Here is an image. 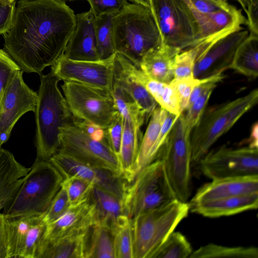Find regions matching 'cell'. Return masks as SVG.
I'll use <instances>...</instances> for the list:
<instances>
[{
	"instance_id": "6da1fadb",
	"label": "cell",
	"mask_w": 258,
	"mask_h": 258,
	"mask_svg": "<svg viewBox=\"0 0 258 258\" xmlns=\"http://www.w3.org/2000/svg\"><path fill=\"white\" fill-rule=\"evenodd\" d=\"M76 23L63 0H20L4 35L5 50L23 72L40 75L64 53Z\"/></svg>"
},
{
	"instance_id": "7a4b0ae2",
	"label": "cell",
	"mask_w": 258,
	"mask_h": 258,
	"mask_svg": "<svg viewBox=\"0 0 258 258\" xmlns=\"http://www.w3.org/2000/svg\"><path fill=\"white\" fill-rule=\"evenodd\" d=\"M35 113V161H49L59 150V130L72 122V114L58 86L60 80L52 72L40 75Z\"/></svg>"
},
{
	"instance_id": "3957f363",
	"label": "cell",
	"mask_w": 258,
	"mask_h": 258,
	"mask_svg": "<svg viewBox=\"0 0 258 258\" xmlns=\"http://www.w3.org/2000/svg\"><path fill=\"white\" fill-rule=\"evenodd\" d=\"M114 49L139 67L142 57L162 45V37L151 10L128 3L113 18Z\"/></svg>"
},
{
	"instance_id": "277c9868",
	"label": "cell",
	"mask_w": 258,
	"mask_h": 258,
	"mask_svg": "<svg viewBox=\"0 0 258 258\" xmlns=\"http://www.w3.org/2000/svg\"><path fill=\"white\" fill-rule=\"evenodd\" d=\"M63 177L49 161H34L20 189L3 209L6 218L45 214L60 189Z\"/></svg>"
},
{
	"instance_id": "5b68a950",
	"label": "cell",
	"mask_w": 258,
	"mask_h": 258,
	"mask_svg": "<svg viewBox=\"0 0 258 258\" xmlns=\"http://www.w3.org/2000/svg\"><path fill=\"white\" fill-rule=\"evenodd\" d=\"M189 211L188 203L175 199L131 219L133 258H151Z\"/></svg>"
},
{
	"instance_id": "8992f818",
	"label": "cell",
	"mask_w": 258,
	"mask_h": 258,
	"mask_svg": "<svg viewBox=\"0 0 258 258\" xmlns=\"http://www.w3.org/2000/svg\"><path fill=\"white\" fill-rule=\"evenodd\" d=\"M258 90L205 111L190 137L192 164H198L212 146L257 103Z\"/></svg>"
},
{
	"instance_id": "52a82bcc",
	"label": "cell",
	"mask_w": 258,
	"mask_h": 258,
	"mask_svg": "<svg viewBox=\"0 0 258 258\" xmlns=\"http://www.w3.org/2000/svg\"><path fill=\"white\" fill-rule=\"evenodd\" d=\"M191 132L180 114L159 155L169 185L176 199L187 202L191 194Z\"/></svg>"
},
{
	"instance_id": "ba28073f",
	"label": "cell",
	"mask_w": 258,
	"mask_h": 258,
	"mask_svg": "<svg viewBox=\"0 0 258 258\" xmlns=\"http://www.w3.org/2000/svg\"><path fill=\"white\" fill-rule=\"evenodd\" d=\"M175 199L162 162L157 158L145 167L128 184L122 200L125 214L132 219Z\"/></svg>"
},
{
	"instance_id": "9c48e42d",
	"label": "cell",
	"mask_w": 258,
	"mask_h": 258,
	"mask_svg": "<svg viewBox=\"0 0 258 258\" xmlns=\"http://www.w3.org/2000/svg\"><path fill=\"white\" fill-rule=\"evenodd\" d=\"M57 152L93 167L108 170L120 175L119 160L107 139H93L77 122L76 118L59 130Z\"/></svg>"
},
{
	"instance_id": "30bf717a",
	"label": "cell",
	"mask_w": 258,
	"mask_h": 258,
	"mask_svg": "<svg viewBox=\"0 0 258 258\" xmlns=\"http://www.w3.org/2000/svg\"><path fill=\"white\" fill-rule=\"evenodd\" d=\"M69 108L77 119L106 130L119 114L111 93L73 81L60 85Z\"/></svg>"
},
{
	"instance_id": "8fae6325",
	"label": "cell",
	"mask_w": 258,
	"mask_h": 258,
	"mask_svg": "<svg viewBox=\"0 0 258 258\" xmlns=\"http://www.w3.org/2000/svg\"><path fill=\"white\" fill-rule=\"evenodd\" d=\"M162 43L182 51L194 46L197 28L184 0H150Z\"/></svg>"
},
{
	"instance_id": "7c38bea8",
	"label": "cell",
	"mask_w": 258,
	"mask_h": 258,
	"mask_svg": "<svg viewBox=\"0 0 258 258\" xmlns=\"http://www.w3.org/2000/svg\"><path fill=\"white\" fill-rule=\"evenodd\" d=\"M198 164L202 173L211 180L258 175V148L223 146L209 151Z\"/></svg>"
},
{
	"instance_id": "4fadbf2b",
	"label": "cell",
	"mask_w": 258,
	"mask_h": 258,
	"mask_svg": "<svg viewBox=\"0 0 258 258\" xmlns=\"http://www.w3.org/2000/svg\"><path fill=\"white\" fill-rule=\"evenodd\" d=\"M116 52L96 61L76 60L61 54L51 67L60 81H73L111 92Z\"/></svg>"
},
{
	"instance_id": "5bb4252c",
	"label": "cell",
	"mask_w": 258,
	"mask_h": 258,
	"mask_svg": "<svg viewBox=\"0 0 258 258\" xmlns=\"http://www.w3.org/2000/svg\"><path fill=\"white\" fill-rule=\"evenodd\" d=\"M44 215L5 217L7 258H39L47 226Z\"/></svg>"
},
{
	"instance_id": "9a60e30c",
	"label": "cell",
	"mask_w": 258,
	"mask_h": 258,
	"mask_svg": "<svg viewBox=\"0 0 258 258\" xmlns=\"http://www.w3.org/2000/svg\"><path fill=\"white\" fill-rule=\"evenodd\" d=\"M184 1L196 24L197 36L194 46L197 47L199 52L219 39L243 29L242 25H247L246 18L241 9L234 6L230 5L227 9L205 14L199 12L186 0Z\"/></svg>"
},
{
	"instance_id": "2e32d148",
	"label": "cell",
	"mask_w": 258,
	"mask_h": 258,
	"mask_svg": "<svg viewBox=\"0 0 258 258\" xmlns=\"http://www.w3.org/2000/svg\"><path fill=\"white\" fill-rule=\"evenodd\" d=\"M22 70L11 79L4 92L0 111V147L9 140L14 125L29 111L35 112L38 94L24 82Z\"/></svg>"
},
{
	"instance_id": "e0dca14e",
	"label": "cell",
	"mask_w": 258,
	"mask_h": 258,
	"mask_svg": "<svg viewBox=\"0 0 258 258\" xmlns=\"http://www.w3.org/2000/svg\"><path fill=\"white\" fill-rule=\"evenodd\" d=\"M49 161L63 178L71 176L79 177L122 200L128 183L120 175L108 170L84 164L59 152Z\"/></svg>"
},
{
	"instance_id": "ac0fdd59",
	"label": "cell",
	"mask_w": 258,
	"mask_h": 258,
	"mask_svg": "<svg viewBox=\"0 0 258 258\" xmlns=\"http://www.w3.org/2000/svg\"><path fill=\"white\" fill-rule=\"evenodd\" d=\"M247 30L233 32L209 45L196 57L194 76L203 78L223 72L230 69L235 53L248 36Z\"/></svg>"
},
{
	"instance_id": "d6986e66",
	"label": "cell",
	"mask_w": 258,
	"mask_h": 258,
	"mask_svg": "<svg viewBox=\"0 0 258 258\" xmlns=\"http://www.w3.org/2000/svg\"><path fill=\"white\" fill-rule=\"evenodd\" d=\"M122 133L119 155L121 176L128 183L136 176V161L143 138L141 128L146 120L143 113H127L121 115Z\"/></svg>"
},
{
	"instance_id": "ffe728a7",
	"label": "cell",
	"mask_w": 258,
	"mask_h": 258,
	"mask_svg": "<svg viewBox=\"0 0 258 258\" xmlns=\"http://www.w3.org/2000/svg\"><path fill=\"white\" fill-rule=\"evenodd\" d=\"M258 192V175L213 179L201 186L188 203L189 207L219 199Z\"/></svg>"
},
{
	"instance_id": "44dd1931",
	"label": "cell",
	"mask_w": 258,
	"mask_h": 258,
	"mask_svg": "<svg viewBox=\"0 0 258 258\" xmlns=\"http://www.w3.org/2000/svg\"><path fill=\"white\" fill-rule=\"evenodd\" d=\"M95 224L93 206L90 202L70 207L61 217L47 225L41 243L84 233Z\"/></svg>"
},
{
	"instance_id": "7402d4cb",
	"label": "cell",
	"mask_w": 258,
	"mask_h": 258,
	"mask_svg": "<svg viewBox=\"0 0 258 258\" xmlns=\"http://www.w3.org/2000/svg\"><path fill=\"white\" fill-rule=\"evenodd\" d=\"M76 16V28L67 44L63 55L76 60H100L94 29L95 18L92 12L89 10Z\"/></svg>"
},
{
	"instance_id": "603a6c76",
	"label": "cell",
	"mask_w": 258,
	"mask_h": 258,
	"mask_svg": "<svg viewBox=\"0 0 258 258\" xmlns=\"http://www.w3.org/2000/svg\"><path fill=\"white\" fill-rule=\"evenodd\" d=\"M135 65L122 55L116 52L113 84L126 92L145 112L148 120L158 104L136 78Z\"/></svg>"
},
{
	"instance_id": "cb8c5ba5",
	"label": "cell",
	"mask_w": 258,
	"mask_h": 258,
	"mask_svg": "<svg viewBox=\"0 0 258 258\" xmlns=\"http://www.w3.org/2000/svg\"><path fill=\"white\" fill-rule=\"evenodd\" d=\"M88 201L93 206L95 224L108 228L113 234L127 217L121 199L96 186L93 187Z\"/></svg>"
},
{
	"instance_id": "d4e9b609",
	"label": "cell",
	"mask_w": 258,
	"mask_h": 258,
	"mask_svg": "<svg viewBox=\"0 0 258 258\" xmlns=\"http://www.w3.org/2000/svg\"><path fill=\"white\" fill-rule=\"evenodd\" d=\"M257 207L258 192H254L203 203L190 207L189 211L204 217L217 218L255 210Z\"/></svg>"
},
{
	"instance_id": "484cf974",
	"label": "cell",
	"mask_w": 258,
	"mask_h": 258,
	"mask_svg": "<svg viewBox=\"0 0 258 258\" xmlns=\"http://www.w3.org/2000/svg\"><path fill=\"white\" fill-rule=\"evenodd\" d=\"M180 51L177 48L162 43L159 48L144 56L138 68L149 77L169 84L174 78L175 57Z\"/></svg>"
},
{
	"instance_id": "4316f807",
	"label": "cell",
	"mask_w": 258,
	"mask_h": 258,
	"mask_svg": "<svg viewBox=\"0 0 258 258\" xmlns=\"http://www.w3.org/2000/svg\"><path fill=\"white\" fill-rule=\"evenodd\" d=\"M114 234L108 228L95 224L86 232L84 258H114Z\"/></svg>"
},
{
	"instance_id": "83f0119b",
	"label": "cell",
	"mask_w": 258,
	"mask_h": 258,
	"mask_svg": "<svg viewBox=\"0 0 258 258\" xmlns=\"http://www.w3.org/2000/svg\"><path fill=\"white\" fill-rule=\"evenodd\" d=\"M86 232L42 242L39 258H84Z\"/></svg>"
},
{
	"instance_id": "f1b7e54d",
	"label": "cell",
	"mask_w": 258,
	"mask_h": 258,
	"mask_svg": "<svg viewBox=\"0 0 258 258\" xmlns=\"http://www.w3.org/2000/svg\"><path fill=\"white\" fill-rule=\"evenodd\" d=\"M30 170L18 162L12 154L0 175V211L13 200Z\"/></svg>"
},
{
	"instance_id": "f546056e",
	"label": "cell",
	"mask_w": 258,
	"mask_h": 258,
	"mask_svg": "<svg viewBox=\"0 0 258 258\" xmlns=\"http://www.w3.org/2000/svg\"><path fill=\"white\" fill-rule=\"evenodd\" d=\"M230 68L249 78L258 75V35L249 33L238 47Z\"/></svg>"
},
{
	"instance_id": "4dcf8cb0",
	"label": "cell",
	"mask_w": 258,
	"mask_h": 258,
	"mask_svg": "<svg viewBox=\"0 0 258 258\" xmlns=\"http://www.w3.org/2000/svg\"><path fill=\"white\" fill-rule=\"evenodd\" d=\"M166 110L157 107L150 117L146 132L143 136L136 161V176L154 159L153 151L157 141L161 126L164 119Z\"/></svg>"
},
{
	"instance_id": "1f68e13d",
	"label": "cell",
	"mask_w": 258,
	"mask_h": 258,
	"mask_svg": "<svg viewBox=\"0 0 258 258\" xmlns=\"http://www.w3.org/2000/svg\"><path fill=\"white\" fill-rule=\"evenodd\" d=\"M258 258L255 246H227L210 243L192 251L189 258Z\"/></svg>"
},
{
	"instance_id": "d6a6232c",
	"label": "cell",
	"mask_w": 258,
	"mask_h": 258,
	"mask_svg": "<svg viewBox=\"0 0 258 258\" xmlns=\"http://www.w3.org/2000/svg\"><path fill=\"white\" fill-rule=\"evenodd\" d=\"M116 14H105L95 19L94 29L100 59L107 58L116 52L112 34L113 18Z\"/></svg>"
},
{
	"instance_id": "836d02e7",
	"label": "cell",
	"mask_w": 258,
	"mask_h": 258,
	"mask_svg": "<svg viewBox=\"0 0 258 258\" xmlns=\"http://www.w3.org/2000/svg\"><path fill=\"white\" fill-rule=\"evenodd\" d=\"M192 252L190 243L181 233L171 232L151 258H187Z\"/></svg>"
},
{
	"instance_id": "e575fe53",
	"label": "cell",
	"mask_w": 258,
	"mask_h": 258,
	"mask_svg": "<svg viewBox=\"0 0 258 258\" xmlns=\"http://www.w3.org/2000/svg\"><path fill=\"white\" fill-rule=\"evenodd\" d=\"M61 186L66 190L70 206L75 207L88 201L93 184L76 176L64 177Z\"/></svg>"
},
{
	"instance_id": "d590c367",
	"label": "cell",
	"mask_w": 258,
	"mask_h": 258,
	"mask_svg": "<svg viewBox=\"0 0 258 258\" xmlns=\"http://www.w3.org/2000/svg\"><path fill=\"white\" fill-rule=\"evenodd\" d=\"M115 258H133V235L131 220L126 217L114 234Z\"/></svg>"
},
{
	"instance_id": "8d00e7d4",
	"label": "cell",
	"mask_w": 258,
	"mask_h": 258,
	"mask_svg": "<svg viewBox=\"0 0 258 258\" xmlns=\"http://www.w3.org/2000/svg\"><path fill=\"white\" fill-rule=\"evenodd\" d=\"M197 51L192 47L178 53L173 66V79H180L194 77V70L196 60Z\"/></svg>"
},
{
	"instance_id": "74e56055",
	"label": "cell",
	"mask_w": 258,
	"mask_h": 258,
	"mask_svg": "<svg viewBox=\"0 0 258 258\" xmlns=\"http://www.w3.org/2000/svg\"><path fill=\"white\" fill-rule=\"evenodd\" d=\"M215 88H211L202 94L185 110L184 121L187 128L192 132L205 111L206 106Z\"/></svg>"
},
{
	"instance_id": "f35d334b",
	"label": "cell",
	"mask_w": 258,
	"mask_h": 258,
	"mask_svg": "<svg viewBox=\"0 0 258 258\" xmlns=\"http://www.w3.org/2000/svg\"><path fill=\"white\" fill-rule=\"evenodd\" d=\"M202 80V78L191 77L180 79H173L169 83L174 88L177 94L180 114L186 110L189 98L194 88L199 84Z\"/></svg>"
},
{
	"instance_id": "ab89813d",
	"label": "cell",
	"mask_w": 258,
	"mask_h": 258,
	"mask_svg": "<svg viewBox=\"0 0 258 258\" xmlns=\"http://www.w3.org/2000/svg\"><path fill=\"white\" fill-rule=\"evenodd\" d=\"M20 70L21 68L11 56L0 49V111L5 90L11 79Z\"/></svg>"
},
{
	"instance_id": "60d3db41",
	"label": "cell",
	"mask_w": 258,
	"mask_h": 258,
	"mask_svg": "<svg viewBox=\"0 0 258 258\" xmlns=\"http://www.w3.org/2000/svg\"><path fill=\"white\" fill-rule=\"evenodd\" d=\"M70 207L67 191L61 186L45 213L43 221L46 225L53 222L64 214Z\"/></svg>"
},
{
	"instance_id": "b9f144b4",
	"label": "cell",
	"mask_w": 258,
	"mask_h": 258,
	"mask_svg": "<svg viewBox=\"0 0 258 258\" xmlns=\"http://www.w3.org/2000/svg\"><path fill=\"white\" fill-rule=\"evenodd\" d=\"M95 18L103 15L117 13L127 5V0H87Z\"/></svg>"
},
{
	"instance_id": "7bdbcfd3",
	"label": "cell",
	"mask_w": 258,
	"mask_h": 258,
	"mask_svg": "<svg viewBox=\"0 0 258 258\" xmlns=\"http://www.w3.org/2000/svg\"><path fill=\"white\" fill-rule=\"evenodd\" d=\"M105 131L108 144L119 160L122 133V119L119 113L114 121Z\"/></svg>"
},
{
	"instance_id": "ee69618b",
	"label": "cell",
	"mask_w": 258,
	"mask_h": 258,
	"mask_svg": "<svg viewBox=\"0 0 258 258\" xmlns=\"http://www.w3.org/2000/svg\"><path fill=\"white\" fill-rule=\"evenodd\" d=\"M179 115L170 113L166 110L159 134L153 151L154 160L157 158L164 146L173 124Z\"/></svg>"
},
{
	"instance_id": "f6af8a7d",
	"label": "cell",
	"mask_w": 258,
	"mask_h": 258,
	"mask_svg": "<svg viewBox=\"0 0 258 258\" xmlns=\"http://www.w3.org/2000/svg\"><path fill=\"white\" fill-rule=\"evenodd\" d=\"M199 12L205 14L217 12L229 7L227 2L221 0H186Z\"/></svg>"
},
{
	"instance_id": "bcb514c9",
	"label": "cell",
	"mask_w": 258,
	"mask_h": 258,
	"mask_svg": "<svg viewBox=\"0 0 258 258\" xmlns=\"http://www.w3.org/2000/svg\"><path fill=\"white\" fill-rule=\"evenodd\" d=\"M15 9L16 2L7 3L0 0V34L6 33L10 29Z\"/></svg>"
},
{
	"instance_id": "7dc6e473",
	"label": "cell",
	"mask_w": 258,
	"mask_h": 258,
	"mask_svg": "<svg viewBox=\"0 0 258 258\" xmlns=\"http://www.w3.org/2000/svg\"><path fill=\"white\" fill-rule=\"evenodd\" d=\"M245 13L249 33L258 35V0H249Z\"/></svg>"
},
{
	"instance_id": "c3c4849f",
	"label": "cell",
	"mask_w": 258,
	"mask_h": 258,
	"mask_svg": "<svg viewBox=\"0 0 258 258\" xmlns=\"http://www.w3.org/2000/svg\"><path fill=\"white\" fill-rule=\"evenodd\" d=\"M77 123L93 139L101 141L106 139L105 131L102 127L91 122L76 118Z\"/></svg>"
},
{
	"instance_id": "681fc988",
	"label": "cell",
	"mask_w": 258,
	"mask_h": 258,
	"mask_svg": "<svg viewBox=\"0 0 258 258\" xmlns=\"http://www.w3.org/2000/svg\"><path fill=\"white\" fill-rule=\"evenodd\" d=\"M7 255L5 217L3 213H0V258H7Z\"/></svg>"
},
{
	"instance_id": "f907efd6",
	"label": "cell",
	"mask_w": 258,
	"mask_h": 258,
	"mask_svg": "<svg viewBox=\"0 0 258 258\" xmlns=\"http://www.w3.org/2000/svg\"><path fill=\"white\" fill-rule=\"evenodd\" d=\"M248 147L251 148H258V123L253 124L251 128L250 137L248 139Z\"/></svg>"
},
{
	"instance_id": "816d5d0a",
	"label": "cell",
	"mask_w": 258,
	"mask_h": 258,
	"mask_svg": "<svg viewBox=\"0 0 258 258\" xmlns=\"http://www.w3.org/2000/svg\"><path fill=\"white\" fill-rule=\"evenodd\" d=\"M133 3V4L141 5L150 9V0H127Z\"/></svg>"
},
{
	"instance_id": "f5cc1de1",
	"label": "cell",
	"mask_w": 258,
	"mask_h": 258,
	"mask_svg": "<svg viewBox=\"0 0 258 258\" xmlns=\"http://www.w3.org/2000/svg\"><path fill=\"white\" fill-rule=\"evenodd\" d=\"M237 2L241 6L242 9L245 12L249 4V0H233Z\"/></svg>"
},
{
	"instance_id": "db71d44e",
	"label": "cell",
	"mask_w": 258,
	"mask_h": 258,
	"mask_svg": "<svg viewBox=\"0 0 258 258\" xmlns=\"http://www.w3.org/2000/svg\"><path fill=\"white\" fill-rule=\"evenodd\" d=\"M2 1L7 2V3H13L16 2V0H1Z\"/></svg>"
},
{
	"instance_id": "11a10c76",
	"label": "cell",
	"mask_w": 258,
	"mask_h": 258,
	"mask_svg": "<svg viewBox=\"0 0 258 258\" xmlns=\"http://www.w3.org/2000/svg\"><path fill=\"white\" fill-rule=\"evenodd\" d=\"M221 1H224V2H227L228 0H221Z\"/></svg>"
},
{
	"instance_id": "9f6ffc18",
	"label": "cell",
	"mask_w": 258,
	"mask_h": 258,
	"mask_svg": "<svg viewBox=\"0 0 258 258\" xmlns=\"http://www.w3.org/2000/svg\"><path fill=\"white\" fill-rule=\"evenodd\" d=\"M64 1H74V0H64Z\"/></svg>"
},
{
	"instance_id": "6f0895ef",
	"label": "cell",
	"mask_w": 258,
	"mask_h": 258,
	"mask_svg": "<svg viewBox=\"0 0 258 258\" xmlns=\"http://www.w3.org/2000/svg\"><path fill=\"white\" fill-rule=\"evenodd\" d=\"M63 1H64V0H63Z\"/></svg>"
}]
</instances>
